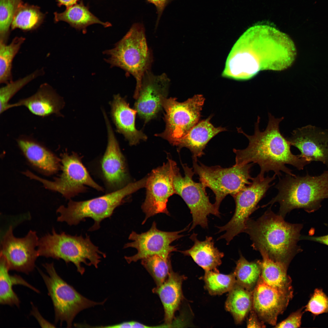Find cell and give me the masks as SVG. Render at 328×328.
I'll use <instances>...</instances> for the list:
<instances>
[{
  "instance_id": "6da1fadb",
  "label": "cell",
  "mask_w": 328,
  "mask_h": 328,
  "mask_svg": "<svg viewBox=\"0 0 328 328\" xmlns=\"http://www.w3.org/2000/svg\"><path fill=\"white\" fill-rule=\"evenodd\" d=\"M296 54L293 42L286 34L268 25H255L234 44L223 74L235 80L248 79L261 70L288 67Z\"/></svg>"
},
{
  "instance_id": "7a4b0ae2",
  "label": "cell",
  "mask_w": 328,
  "mask_h": 328,
  "mask_svg": "<svg viewBox=\"0 0 328 328\" xmlns=\"http://www.w3.org/2000/svg\"><path fill=\"white\" fill-rule=\"evenodd\" d=\"M268 115L267 126L263 132L259 129L260 119L259 116L255 123L253 135H248L241 128H237L238 132L248 139L249 144L244 149H233L236 154L235 165L257 163L260 167L258 174L261 178L264 177L265 173L270 171H273L275 175L279 177L282 176L281 171L295 176L292 170L286 167V164L290 165L298 170H301L310 162L300 157L299 155H294L291 152L290 143L281 134L279 129V123L284 117L276 118L270 113Z\"/></svg>"
},
{
  "instance_id": "3957f363",
  "label": "cell",
  "mask_w": 328,
  "mask_h": 328,
  "mask_svg": "<svg viewBox=\"0 0 328 328\" xmlns=\"http://www.w3.org/2000/svg\"><path fill=\"white\" fill-rule=\"evenodd\" d=\"M301 224L288 223L269 208L256 220H248L244 232L252 241L253 249L265 251L272 260L288 268L301 249L297 243L300 239Z\"/></svg>"
},
{
  "instance_id": "277c9868",
  "label": "cell",
  "mask_w": 328,
  "mask_h": 328,
  "mask_svg": "<svg viewBox=\"0 0 328 328\" xmlns=\"http://www.w3.org/2000/svg\"><path fill=\"white\" fill-rule=\"evenodd\" d=\"M275 187L278 194L265 206L279 203L278 214L283 218L296 209L313 212L321 207L323 200L328 199V170L317 176L308 173L303 176L286 174L280 178Z\"/></svg>"
},
{
  "instance_id": "5b68a950",
  "label": "cell",
  "mask_w": 328,
  "mask_h": 328,
  "mask_svg": "<svg viewBox=\"0 0 328 328\" xmlns=\"http://www.w3.org/2000/svg\"><path fill=\"white\" fill-rule=\"evenodd\" d=\"M146 181V178H144L117 190L87 200L77 201L69 200L67 206L61 205L56 210V213L59 214L57 221L66 222L70 226L76 225L85 221L87 218H90L94 223L88 231L97 230L100 227L101 222L111 217L127 196L145 187Z\"/></svg>"
},
{
  "instance_id": "8992f818",
  "label": "cell",
  "mask_w": 328,
  "mask_h": 328,
  "mask_svg": "<svg viewBox=\"0 0 328 328\" xmlns=\"http://www.w3.org/2000/svg\"><path fill=\"white\" fill-rule=\"evenodd\" d=\"M107 62L131 74L136 81L134 98L138 96L142 78L150 70L153 56L147 43L145 28L139 23L132 25L128 31L112 49L104 52Z\"/></svg>"
},
{
  "instance_id": "52a82bcc",
  "label": "cell",
  "mask_w": 328,
  "mask_h": 328,
  "mask_svg": "<svg viewBox=\"0 0 328 328\" xmlns=\"http://www.w3.org/2000/svg\"><path fill=\"white\" fill-rule=\"evenodd\" d=\"M37 250L39 256L63 260L66 263L72 262L81 275L85 272L82 266L98 267L102 256L105 253L101 251L91 241L90 236H73L64 232L57 233L54 228L51 233H48L39 239Z\"/></svg>"
},
{
  "instance_id": "ba28073f",
  "label": "cell",
  "mask_w": 328,
  "mask_h": 328,
  "mask_svg": "<svg viewBox=\"0 0 328 328\" xmlns=\"http://www.w3.org/2000/svg\"><path fill=\"white\" fill-rule=\"evenodd\" d=\"M61 172L53 180H49L36 175L28 170L23 173L31 179L41 183L46 189L57 192L67 199L70 200L78 194L85 192L87 186L99 191L103 188L91 177L77 153L64 152L60 154Z\"/></svg>"
},
{
  "instance_id": "9c48e42d",
  "label": "cell",
  "mask_w": 328,
  "mask_h": 328,
  "mask_svg": "<svg viewBox=\"0 0 328 328\" xmlns=\"http://www.w3.org/2000/svg\"><path fill=\"white\" fill-rule=\"evenodd\" d=\"M43 265L48 275L38 270L53 302L55 323L60 322L61 324L65 322L67 327H70L79 312L105 302L106 299L101 302H94L82 296L58 275L53 262L46 263Z\"/></svg>"
},
{
  "instance_id": "30bf717a",
  "label": "cell",
  "mask_w": 328,
  "mask_h": 328,
  "mask_svg": "<svg viewBox=\"0 0 328 328\" xmlns=\"http://www.w3.org/2000/svg\"><path fill=\"white\" fill-rule=\"evenodd\" d=\"M194 172L199 177L204 187L210 189L215 196L214 204L219 210L221 202L225 197L230 194L234 196L251 182L250 169L253 163L234 165L228 168L219 166H208L198 164L197 158L193 156Z\"/></svg>"
},
{
  "instance_id": "8fae6325",
  "label": "cell",
  "mask_w": 328,
  "mask_h": 328,
  "mask_svg": "<svg viewBox=\"0 0 328 328\" xmlns=\"http://www.w3.org/2000/svg\"><path fill=\"white\" fill-rule=\"evenodd\" d=\"M275 176L274 174L271 177L268 176L261 178L258 174L252 178L250 184L233 196L235 203L234 213L227 224L217 227L219 229L218 233L225 232L218 240L224 239L228 244L235 236L244 232L250 216L258 208L259 202L265 196L268 189L274 184L270 183L275 179Z\"/></svg>"
},
{
  "instance_id": "7c38bea8",
  "label": "cell",
  "mask_w": 328,
  "mask_h": 328,
  "mask_svg": "<svg viewBox=\"0 0 328 328\" xmlns=\"http://www.w3.org/2000/svg\"><path fill=\"white\" fill-rule=\"evenodd\" d=\"M205 100L201 94L195 95L181 102L175 98L165 99L162 107L165 111V129L155 135L166 140L171 144L184 136L199 121Z\"/></svg>"
},
{
  "instance_id": "4fadbf2b",
  "label": "cell",
  "mask_w": 328,
  "mask_h": 328,
  "mask_svg": "<svg viewBox=\"0 0 328 328\" xmlns=\"http://www.w3.org/2000/svg\"><path fill=\"white\" fill-rule=\"evenodd\" d=\"M183 166L184 176H182L178 168L174 176L173 183L176 194L183 199L192 214V224L190 231L197 225L206 228L208 226L207 217L211 214L219 217V210L214 203H210L202 184L193 180L195 173L193 168L185 164Z\"/></svg>"
},
{
  "instance_id": "5bb4252c",
  "label": "cell",
  "mask_w": 328,
  "mask_h": 328,
  "mask_svg": "<svg viewBox=\"0 0 328 328\" xmlns=\"http://www.w3.org/2000/svg\"><path fill=\"white\" fill-rule=\"evenodd\" d=\"M177 168L175 162L168 159L162 166L153 170L147 178L146 198L142 206L145 214L142 224L158 214L169 215L167 204L169 198L176 194L173 180Z\"/></svg>"
},
{
  "instance_id": "9a60e30c",
  "label": "cell",
  "mask_w": 328,
  "mask_h": 328,
  "mask_svg": "<svg viewBox=\"0 0 328 328\" xmlns=\"http://www.w3.org/2000/svg\"><path fill=\"white\" fill-rule=\"evenodd\" d=\"M190 224L179 231L167 232L157 229L156 224L154 221L151 228L145 232L139 234L132 231L128 237L132 241L126 244L124 248H134L137 252L133 256H125V259L130 263L155 255L169 258L171 253L177 251L176 246H172L171 244L183 236L180 234L187 230Z\"/></svg>"
},
{
  "instance_id": "2e32d148",
  "label": "cell",
  "mask_w": 328,
  "mask_h": 328,
  "mask_svg": "<svg viewBox=\"0 0 328 328\" xmlns=\"http://www.w3.org/2000/svg\"><path fill=\"white\" fill-rule=\"evenodd\" d=\"M39 239L36 232L32 230L23 237H16L13 234L12 227L9 226L2 238L0 250L9 270L28 274L34 269L39 256L36 249Z\"/></svg>"
},
{
  "instance_id": "e0dca14e",
  "label": "cell",
  "mask_w": 328,
  "mask_h": 328,
  "mask_svg": "<svg viewBox=\"0 0 328 328\" xmlns=\"http://www.w3.org/2000/svg\"><path fill=\"white\" fill-rule=\"evenodd\" d=\"M170 83L165 73L156 75L150 70L144 73L134 107L145 123L155 118L163 108V101L167 98Z\"/></svg>"
},
{
  "instance_id": "ac0fdd59",
  "label": "cell",
  "mask_w": 328,
  "mask_h": 328,
  "mask_svg": "<svg viewBox=\"0 0 328 328\" xmlns=\"http://www.w3.org/2000/svg\"><path fill=\"white\" fill-rule=\"evenodd\" d=\"M310 162L319 161L328 167V129L308 125L294 130L287 138Z\"/></svg>"
},
{
  "instance_id": "d6986e66",
  "label": "cell",
  "mask_w": 328,
  "mask_h": 328,
  "mask_svg": "<svg viewBox=\"0 0 328 328\" xmlns=\"http://www.w3.org/2000/svg\"><path fill=\"white\" fill-rule=\"evenodd\" d=\"M107 125L108 138L107 148L100 161L101 174L107 189L110 192L125 186L127 178L124 156L113 133L108 117L104 114Z\"/></svg>"
},
{
  "instance_id": "ffe728a7",
  "label": "cell",
  "mask_w": 328,
  "mask_h": 328,
  "mask_svg": "<svg viewBox=\"0 0 328 328\" xmlns=\"http://www.w3.org/2000/svg\"><path fill=\"white\" fill-rule=\"evenodd\" d=\"M292 299L266 284L260 276L253 291V308L261 321L275 326Z\"/></svg>"
},
{
  "instance_id": "44dd1931",
  "label": "cell",
  "mask_w": 328,
  "mask_h": 328,
  "mask_svg": "<svg viewBox=\"0 0 328 328\" xmlns=\"http://www.w3.org/2000/svg\"><path fill=\"white\" fill-rule=\"evenodd\" d=\"M17 142L27 162L39 173L49 176L60 170V158L43 144L25 136L19 137Z\"/></svg>"
},
{
  "instance_id": "7402d4cb",
  "label": "cell",
  "mask_w": 328,
  "mask_h": 328,
  "mask_svg": "<svg viewBox=\"0 0 328 328\" xmlns=\"http://www.w3.org/2000/svg\"><path fill=\"white\" fill-rule=\"evenodd\" d=\"M64 105L62 98L51 86L45 83L31 96L11 104L10 108L24 106L32 114L44 117L52 114L61 116Z\"/></svg>"
},
{
  "instance_id": "603a6c76",
  "label": "cell",
  "mask_w": 328,
  "mask_h": 328,
  "mask_svg": "<svg viewBox=\"0 0 328 328\" xmlns=\"http://www.w3.org/2000/svg\"><path fill=\"white\" fill-rule=\"evenodd\" d=\"M111 105L112 117L117 130L124 135L130 145H136L141 140L147 139V136L135 127L136 111L130 107L124 98L119 94L114 95Z\"/></svg>"
},
{
  "instance_id": "cb8c5ba5",
  "label": "cell",
  "mask_w": 328,
  "mask_h": 328,
  "mask_svg": "<svg viewBox=\"0 0 328 328\" xmlns=\"http://www.w3.org/2000/svg\"><path fill=\"white\" fill-rule=\"evenodd\" d=\"M210 116L207 119L199 121L185 135L172 143L180 150L183 147L190 149L193 156H201L204 154L203 150L208 142L220 132L227 131L225 127H214L210 122L212 118Z\"/></svg>"
},
{
  "instance_id": "d4e9b609",
  "label": "cell",
  "mask_w": 328,
  "mask_h": 328,
  "mask_svg": "<svg viewBox=\"0 0 328 328\" xmlns=\"http://www.w3.org/2000/svg\"><path fill=\"white\" fill-rule=\"evenodd\" d=\"M184 277L173 271L172 269L165 281L153 289L159 296L163 306L166 324L172 327L174 315L182 298V285Z\"/></svg>"
},
{
  "instance_id": "484cf974",
  "label": "cell",
  "mask_w": 328,
  "mask_h": 328,
  "mask_svg": "<svg viewBox=\"0 0 328 328\" xmlns=\"http://www.w3.org/2000/svg\"><path fill=\"white\" fill-rule=\"evenodd\" d=\"M190 238L193 242V246L188 249L179 252L185 255L190 256L205 271L218 272L217 268L221 264L224 254L215 247L213 238L206 236L204 240L200 241L195 233Z\"/></svg>"
},
{
  "instance_id": "4316f807",
  "label": "cell",
  "mask_w": 328,
  "mask_h": 328,
  "mask_svg": "<svg viewBox=\"0 0 328 328\" xmlns=\"http://www.w3.org/2000/svg\"><path fill=\"white\" fill-rule=\"evenodd\" d=\"M259 251L262 257V260L260 261L261 277L263 282L279 292L292 298V279L287 274L288 268L271 259L263 250Z\"/></svg>"
},
{
  "instance_id": "83f0119b",
  "label": "cell",
  "mask_w": 328,
  "mask_h": 328,
  "mask_svg": "<svg viewBox=\"0 0 328 328\" xmlns=\"http://www.w3.org/2000/svg\"><path fill=\"white\" fill-rule=\"evenodd\" d=\"M54 20L56 22H65L76 29L83 30H85L88 26L94 24H101L105 27L111 25L109 22H104L99 20L82 2L67 8L63 12H55Z\"/></svg>"
},
{
  "instance_id": "f1b7e54d",
  "label": "cell",
  "mask_w": 328,
  "mask_h": 328,
  "mask_svg": "<svg viewBox=\"0 0 328 328\" xmlns=\"http://www.w3.org/2000/svg\"><path fill=\"white\" fill-rule=\"evenodd\" d=\"M6 260L3 255L0 253V303L10 306L19 307L20 301L13 290L15 285H21L27 287L35 292L38 290L30 285L20 276L11 275Z\"/></svg>"
},
{
  "instance_id": "f546056e",
  "label": "cell",
  "mask_w": 328,
  "mask_h": 328,
  "mask_svg": "<svg viewBox=\"0 0 328 328\" xmlns=\"http://www.w3.org/2000/svg\"><path fill=\"white\" fill-rule=\"evenodd\" d=\"M253 294L237 282L229 291L225 307L236 323H241L253 308Z\"/></svg>"
},
{
  "instance_id": "4dcf8cb0",
  "label": "cell",
  "mask_w": 328,
  "mask_h": 328,
  "mask_svg": "<svg viewBox=\"0 0 328 328\" xmlns=\"http://www.w3.org/2000/svg\"><path fill=\"white\" fill-rule=\"evenodd\" d=\"M44 17L39 7L22 2L15 14L11 29L26 31L34 30L41 24Z\"/></svg>"
},
{
  "instance_id": "1f68e13d",
  "label": "cell",
  "mask_w": 328,
  "mask_h": 328,
  "mask_svg": "<svg viewBox=\"0 0 328 328\" xmlns=\"http://www.w3.org/2000/svg\"><path fill=\"white\" fill-rule=\"evenodd\" d=\"M260 260L248 261L240 254L234 273L236 282L246 289L253 291L261 276Z\"/></svg>"
},
{
  "instance_id": "d6a6232c",
  "label": "cell",
  "mask_w": 328,
  "mask_h": 328,
  "mask_svg": "<svg viewBox=\"0 0 328 328\" xmlns=\"http://www.w3.org/2000/svg\"><path fill=\"white\" fill-rule=\"evenodd\" d=\"M25 40L15 37L9 44L0 42V83L7 84L12 80V69L13 59Z\"/></svg>"
},
{
  "instance_id": "836d02e7",
  "label": "cell",
  "mask_w": 328,
  "mask_h": 328,
  "mask_svg": "<svg viewBox=\"0 0 328 328\" xmlns=\"http://www.w3.org/2000/svg\"><path fill=\"white\" fill-rule=\"evenodd\" d=\"M44 73L43 70H37L29 74L16 80L6 84L0 89V114L10 108L9 101L20 90L31 81Z\"/></svg>"
},
{
  "instance_id": "e575fe53",
  "label": "cell",
  "mask_w": 328,
  "mask_h": 328,
  "mask_svg": "<svg viewBox=\"0 0 328 328\" xmlns=\"http://www.w3.org/2000/svg\"><path fill=\"white\" fill-rule=\"evenodd\" d=\"M205 272L204 280L206 286L211 295H220L229 292L236 283L234 273L225 275L218 272Z\"/></svg>"
},
{
  "instance_id": "d590c367",
  "label": "cell",
  "mask_w": 328,
  "mask_h": 328,
  "mask_svg": "<svg viewBox=\"0 0 328 328\" xmlns=\"http://www.w3.org/2000/svg\"><path fill=\"white\" fill-rule=\"evenodd\" d=\"M141 260L142 265L152 276L157 285L162 284L167 278L171 269L169 258L155 255Z\"/></svg>"
},
{
  "instance_id": "8d00e7d4",
  "label": "cell",
  "mask_w": 328,
  "mask_h": 328,
  "mask_svg": "<svg viewBox=\"0 0 328 328\" xmlns=\"http://www.w3.org/2000/svg\"><path fill=\"white\" fill-rule=\"evenodd\" d=\"M22 0H0V42L7 43L15 14Z\"/></svg>"
},
{
  "instance_id": "74e56055",
  "label": "cell",
  "mask_w": 328,
  "mask_h": 328,
  "mask_svg": "<svg viewBox=\"0 0 328 328\" xmlns=\"http://www.w3.org/2000/svg\"><path fill=\"white\" fill-rule=\"evenodd\" d=\"M305 310L317 315L328 312V297L322 289H316L307 305Z\"/></svg>"
},
{
  "instance_id": "f35d334b",
  "label": "cell",
  "mask_w": 328,
  "mask_h": 328,
  "mask_svg": "<svg viewBox=\"0 0 328 328\" xmlns=\"http://www.w3.org/2000/svg\"><path fill=\"white\" fill-rule=\"evenodd\" d=\"M303 308L291 313L287 318L275 326L276 328H298L301 325Z\"/></svg>"
},
{
  "instance_id": "ab89813d",
  "label": "cell",
  "mask_w": 328,
  "mask_h": 328,
  "mask_svg": "<svg viewBox=\"0 0 328 328\" xmlns=\"http://www.w3.org/2000/svg\"><path fill=\"white\" fill-rule=\"evenodd\" d=\"M173 0H146L147 1L154 5L156 9L157 17L155 27H157L165 8Z\"/></svg>"
},
{
  "instance_id": "60d3db41",
  "label": "cell",
  "mask_w": 328,
  "mask_h": 328,
  "mask_svg": "<svg viewBox=\"0 0 328 328\" xmlns=\"http://www.w3.org/2000/svg\"><path fill=\"white\" fill-rule=\"evenodd\" d=\"M249 317L247 322L248 328H264L265 325L261 321L252 308L250 310Z\"/></svg>"
},
{
  "instance_id": "b9f144b4",
  "label": "cell",
  "mask_w": 328,
  "mask_h": 328,
  "mask_svg": "<svg viewBox=\"0 0 328 328\" xmlns=\"http://www.w3.org/2000/svg\"><path fill=\"white\" fill-rule=\"evenodd\" d=\"M32 310L31 314L36 319L41 327L43 328L55 327L54 325L44 319L41 315L36 307L32 304Z\"/></svg>"
},
{
  "instance_id": "7bdbcfd3",
  "label": "cell",
  "mask_w": 328,
  "mask_h": 328,
  "mask_svg": "<svg viewBox=\"0 0 328 328\" xmlns=\"http://www.w3.org/2000/svg\"><path fill=\"white\" fill-rule=\"evenodd\" d=\"M302 238L328 246V234L320 236H304L302 237Z\"/></svg>"
},
{
  "instance_id": "ee69618b",
  "label": "cell",
  "mask_w": 328,
  "mask_h": 328,
  "mask_svg": "<svg viewBox=\"0 0 328 328\" xmlns=\"http://www.w3.org/2000/svg\"><path fill=\"white\" fill-rule=\"evenodd\" d=\"M78 1L79 0H56L59 6L64 5L66 6L67 8L77 4Z\"/></svg>"
}]
</instances>
